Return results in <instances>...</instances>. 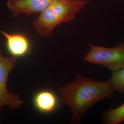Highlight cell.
<instances>
[{"mask_svg": "<svg viewBox=\"0 0 124 124\" xmlns=\"http://www.w3.org/2000/svg\"><path fill=\"white\" fill-rule=\"evenodd\" d=\"M56 0H8L7 7L13 17L23 14L28 17L40 13Z\"/></svg>", "mask_w": 124, "mask_h": 124, "instance_id": "5", "label": "cell"}, {"mask_svg": "<svg viewBox=\"0 0 124 124\" xmlns=\"http://www.w3.org/2000/svg\"></svg>", "mask_w": 124, "mask_h": 124, "instance_id": "10", "label": "cell"}, {"mask_svg": "<svg viewBox=\"0 0 124 124\" xmlns=\"http://www.w3.org/2000/svg\"><path fill=\"white\" fill-rule=\"evenodd\" d=\"M103 120L106 124H119L124 121V103L118 107L104 112Z\"/></svg>", "mask_w": 124, "mask_h": 124, "instance_id": "8", "label": "cell"}, {"mask_svg": "<svg viewBox=\"0 0 124 124\" xmlns=\"http://www.w3.org/2000/svg\"><path fill=\"white\" fill-rule=\"evenodd\" d=\"M109 80L115 91L124 93V68L119 71L114 72Z\"/></svg>", "mask_w": 124, "mask_h": 124, "instance_id": "9", "label": "cell"}, {"mask_svg": "<svg viewBox=\"0 0 124 124\" xmlns=\"http://www.w3.org/2000/svg\"><path fill=\"white\" fill-rule=\"evenodd\" d=\"M33 102L36 108L41 112L48 113L56 108L58 101L55 95L49 91H42L36 93Z\"/></svg>", "mask_w": 124, "mask_h": 124, "instance_id": "7", "label": "cell"}, {"mask_svg": "<svg viewBox=\"0 0 124 124\" xmlns=\"http://www.w3.org/2000/svg\"><path fill=\"white\" fill-rule=\"evenodd\" d=\"M89 2L88 0H56L40 13L31 25L39 36L49 37L55 27L74 19Z\"/></svg>", "mask_w": 124, "mask_h": 124, "instance_id": "2", "label": "cell"}, {"mask_svg": "<svg viewBox=\"0 0 124 124\" xmlns=\"http://www.w3.org/2000/svg\"><path fill=\"white\" fill-rule=\"evenodd\" d=\"M59 91L62 102L71 110V123L77 124L95 103L113 97L115 90L109 80L102 82L79 75L70 83L61 86Z\"/></svg>", "mask_w": 124, "mask_h": 124, "instance_id": "1", "label": "cell"}, {"mask_svg": "<svg viewBox=\"0 0 124 124\" xmlns=\"http://www.w3.org/2000/svg\"><path fill=\"white\" fill-rule=\"evenodd\" d=\"M0 33L4 36L7 49L12 56L20 57L28 53L31 45L26 36L20 33H8L1 30Z\"/></svg>", "mask_w": 124, "mask_h": 124, "instance_id": "6", "label": "cell"}, {"mask_svg": "<svg viewBox=\"0 0 124 124\" xmlns=\"http://www.w3.org/2000/svg\"><path fill=\"white\" fill-rule=\"evenodd\" d=\"M16 63V57H4L0 46V111L5 106H8L11 110H15L22 105L20 95L11 93L7 88L8 75L15 68Z\"/></svg>", "mask_w": 124, "mask_h": 124, "instance_id": "4", "label": "cell"}, {"mask_svg": "<svg viewBox=\"0 0 124 124\" xmlns=\"http://www.w3.org/2000/svg\"><path fill=\"white\" fill-rule=\"evenodd\" d=\"M89 46V52L83 58L85 61L106 67L113 72L124 68V42L111 48L94 44H90Z\"/></svg>", "mask_w": 124, "mask_h": 124, "instance_id": "3", "label": "cell"}]
</instances>
